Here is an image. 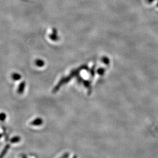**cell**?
<instances>
[{
  "mask_svg": "<svg viewBox=\"0 0 158 158\" xmlns=\"http://www.w3.org/2000/svg\"><path fill=\"white\" fill-rule=\"evenodd\" d=\"M36 65L39 66V67H42V66H44V63L42 60H38L36 61Z\"/></svg>",
  "mask_w": 158,
  "mask_h": 158,
  "instance_id": "cell-2",
  "label": "cell"
},
{
  "mask_svg": "<svg viewBox=\"0 0 158 158\" xmlns=\"http://www.w3.org/2000/svg\"><path fill=\"white\" fill-rule=\"evenodd\" d=\"M13 78L15 80H18L20 78V75L18 74H14L13 75Z\"/></svg>",
  "mask_w": 158,
  "mask_h": 158,
  "instance_id": "cell-4",
  "label": "cell"
},
{
  "mask_svg": "<svg viewBox=\"0 0 158 158\" xmlns=\"http://www.w3.org/2000/svg\"><path fill=\"white\" fill-rule=\"evenodd\" d=\"M156 6L157 7H158V2H157V3Z\"/></svg>",
  "mask_w": 158,
  "mask_h": 158,
  "instance_id": "cell-7",
  "label": "cell"
},
{
  "mask_svg": "<svg viewBox=\"0 0 158 158\" xmlns=\"http://www.w3.org/2000/svg\"><path fill=\"white\" fill-rule=\"evenodd\" d=\"M50 38L51 40L53 41H58V31L55 29H53V32L50 35Z\"/></svg>",
  "mask_w": 158,
  "mask_h": 158,
  "instance_id": "cell-1",
  "label": "cell"
},
{
  "mask_svg": "<svg viewBox=\"0 0 158 158\" xmlns=\"http://www.w3.org/2000/svg\"><path fill=\"white\" fill-rule=\"evenodd\" d=\"M154 1H156V0H146V2L148 4H151L154 2Z\"/></svg>",
  "mask_w": 158,
  "mask_h": 158,
  "instance_id": "cell-6",
  "label": "cell"
},
{
  "mask_svg": "<svg viewBox=\"0 0 158 158\" xmlns=\"http://www.w3.org/2000/svg\"><path fill=\"white\" fill-rule=\"evenodd\" d=\"M6 118V115L4 113L0 114V120L3 121Z\"/></svg>",
  "mask_w": 158,
  "mask_h": 158,
  "instance_id": "cell-5",
  "label": "cell"
},
{
  "mask_svg": "<svg viewBox=\"0 0 158 158\" xmlns=\"http://www.w3.org/2000/svg\"><path fill=\"white\" fill-rule=\"evenodd\" d=\"M42 119H36L33 122V125H39L42 124Z\"/></svg>",
  "mask_w": 158,
  "mask_h": 158,
  "instance_id": "cell-3",
  "label": "cell"
}]
</instances>
